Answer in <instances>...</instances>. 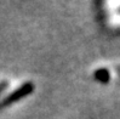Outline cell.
<instances>
[{"instance_id":"1","label":"cell","mask_w":120,"mask_h":119,"mask_svg":"<svg viewBox=\"0 0 120 119\" xmlns=\"http://www.w3.org/2000/svg\"><path fill=\"white\" fill-rule=\"evenodd\" d=\"M33 91H34V84L30 83V81L24 83L23 85H21L18 89L15 90V91H12L8 97H5V99L0 102V108L8 107L9 104H12V103H15L19 100H22L23 97L30 95Z\"/></svg>"},{"instance_id":"2","label":"cell","mask_w":120,"mask_h":119,"mask_svg":"<svg viewBox=\"0 0 120 119\" xmlns=\"http://www.w3.org/2000/svg\"><path fill=\"white\" fill-rule=\"evenodd\" d=\"M94 77H95V79L97 81H100L102 84H107L109 81V79H110L109 71L105 69V68H100V69H97V71H95Z\"/></svg>"},{"instance_id":"3","label":"cell","mask_w":120,"mask_h":119,"mask_svg":"<svg viewBox=\"0 0 120 119\" xmlns=\"http://www.w3.org/2000/svg\"><path fill=\"white\" fill-rule=\"evenodd\" d=\"M6 88H8V81H1L0 83V94H1Z\"/></svg>"}]
</instances>
